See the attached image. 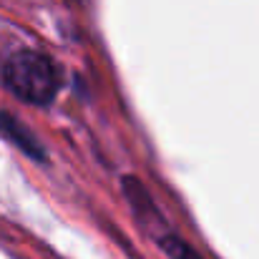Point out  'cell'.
<instances>
[{"label":"cell","instance_id":"cell-2","mask_svg":"<svg viewBox=\"0 0 259 259\" xmlns=\"http://www.w3.org/2000/svg\"><path fill=\"white\" fill-rule=\"evenodd\" d=\"M123 194H126V199H128V204H131V209H134L136 219H139L144 227H151V224L161 227V224H164V219H161L159 209L154 206V201H151L149 191L141 186V181H139V179L126 176V179H123Z\"/></svg>","mask_w":259,"mask_h":259},{"label":"cell","instance_id":"cell-4","mask_svg":"<svg viewBox=\"0 0 259 259\" xmlns=\"http://www.w3.org/2000/svg\"><path fill=\"white\" fill-rule=\"evenodd\" d=\"M159 244H161L164 254L169 259H204L189 242H184V239L176 237V234H161V237H159Z\"/></svg>","mask_w":259,"mask_h":259},{"label":"cell","instance_id":"cell-3","mask_svg":"<svg viewBox=\"0 0 259 259\" xmlns=\"http://www.w3.org/2000/svg\"><path fill=\"white\" fill-rule=\"evenodd\" d=\"M0 134H3L13 146H18L23 154H28V156H33V159H43V149H40L38 139H35L18 118H13L10 113H3V111H0Z\"/></svg>","mask_w":259,"mask_h":259},{"label":"cell","instance_id":"cell-1","mask_svg":"<svg viewBox=\"0 0 259 259\" xmlns=\"http://www.w3.org/2000/svg\"><path fill=\"white\" fill-rule=\"evenodd\" d=\"M3 81L13 96L30 106H48L58 93V71L53 61L38 51H15L3 66Z\"/></svg>","mask_w":259,"mask_h":259}]
</instances>
